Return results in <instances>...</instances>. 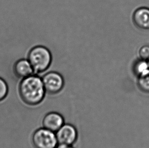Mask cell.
Segmentation results:
<instances>
[{
	"mask_svg": "<svg viewBox=\"0 0 149 148\" xmlns=\"http://www.w3.org/2000/svg\"><path fill=\"white\" fill-rule=\"evenodd\" d=\"M19 92L25 103L36 105L42 101L47 92L42 78L33 74L22 79L19 86Z\"/></svg>",
	"mask_w": 149,
	"mask_h": 148,
	"instance_id": "1",
	"label": "cell"
},
{
	"mask_svg": "<svg viewBox=\"0 0 149 148\" xmlns=\"http://www.w3.org/2000/svg\"><path fill=\"white\" fill-rule=\"evenodd\" d=\"M29 61L32 66L34 73H41L47 70L52 62L50 51L45 46H36L29 52Z\"/></svg>",
	"mask_w": 149,
	"mask_h": 148,
	"instance_id": "2",
	"label": "cell"
},
{
	"mask_svg": "<svg viewBox=\"0 0 149 148\" xmlns=\"http://www.w3.org/2000/svg\"><path fill=\"white\" fill-rule=\"evenodd\" d=\"M32 139L36 148H56L58 145L56 133L44 127L36 130Z\"/></svg>",
	"mask_w": 149,
	"mask_h": 148,
	"instance_id": "3",
	"label": "cell"
},
{
	"mask_svg": "<svg viewBox=\"0 0 149 148\" xmlns=\"http://www.w3.org/2000/svg\"><path fill=\"white\" fill-rule=\"evenodd\" d=\"M43 83L46 92L56 94L62 90L64 85V80L58 73L50 72L43 77Z\"/></svg>",
	"mask_w": 149,
	"mask_h": 148,
	"instance_id": "4",
	"label": "cell"
},
{
	"mask_svg": "<svg viewBox=\"0 0 149 148\" xmlns=\"http://www.w3.org/2000/svg\"><path fill=\"white\" fill-rule=\"evenodd\" d=\"M58 144L72 145L77 140V132L74 126L69 124H64L56 132Z\"/></svg>",
	"mask_w": 149,
	"mask_h": 148,
	"instance_id": "5",
	"label": "cell"
},
{
	"mask_svg": "<svg viewBox=\"0 0 149 148\" xmlns=\"http://www.w3.org/2000/svg\"><path fill=\"white\" fill-rule=\"evenodd\" d=\"M133 24L141 30H149V8L141 7L136 9L132 15Z\"/></svg>",
	"mask_w": 149,
	"mask_h": 148,
	"instance_id": "6",
	"label": "cell"
},
{
	"mask_svg": "<svg viewBox=\"0 0 149 148\" xmlns=\"http://www.w3.org/2000/svg\"><path fill=\"white\" fill-rule=\"evenodd\" d=\"M42 124L44 128L56 133L64 124V120L58 113L50 112L43 119Z\"/></svg>",
	"mask_w": 149,
	"mask_h": 148,
	"instance_id": "7",
	"label": "cell"
},
{
	"mask_svg": "<svg viewBox=\"0 0 149 148\" xmlns=\"http://www.w3.org/2000/svg\"><path fill=\"white\" fill-rule=\"evenodd\" d=\"M14 73L19 78H26L34 74V71L28 59L17 60L13 66Z\"/></svg>",
	"mask_w": 149,
	"mask_h": 148,
	"instance_id": "8",
	"label": "cell"
},
{
	"mask_svg": "<svg viewBox=\"0 0 149 148\" xmlns=\"http://www.w3.org/2000/svg\"><path fill=\"white\" fill-rule=\"evenodd\" d=\"M132 71L137 77L148 72L149 71V66L147 60L139 58L135 60L132 66Z\"/></svg>",
	"mask_w": 149,
	"mask_h": 148,
	"instance_id": "9",
	"label": "cell"
},
{
	"mask_svg": "<svg viewBox=\"0 0 149 148\" xmlns=\"http://www.w3.org/2000/svg\"><path fill=\"white\" fill-rule=\"evenodd\" d=\"M137 85L143 91L149 93V71L137 77Z\"/></svg>",
	"mask_w": 149,
	"mask_h": 148,
	"instance_id": "10",
	"label": "cell"
},
{
	"mask_svg": "<svg viewBox=\"0 0 149 148\" xmlns=\"http://www.w3.org/2000/svg\"><path fill=\"white\" fill-rule=\"evenodd\" d=\"M8 87L6 82L0 78V101L3 100L7 95Z\"/></svg>",
	"mask_w": 149,
	"mask_h": 148,
	"instance_id": "11",
	"label": "cell"
},
{
	"mask_svg": "<svg viewBox=\"0 0 149 148\" xmlns=\"http://www.w3.org/2000/svg\"><path fill=\"white\" fill-rule=\"evenodd\" d=\"M139 58L148 60L149 58V45H145L141 46L139 51Z\"/></svg>",
	"mask_w": 149,
	"mask_h": 148,
	"instance_id": "12",
	"label": "cell"
},
{
	"mask_svg": "<svg viewBox=\"0 0 149 148\" xmlns=\"http://www.w3.org/2000/svg\"><path fill=\"white\" fill-rule=\"evenodd\" d=\"M56 148H73L72 145L65 144H58Z\"/></svg>",
	"mask_w": 149,
	"mask_h": 148,
	"instance_id": "13",
	"label": "cell"
},
{
	"mask_svg": "<svg viewBox=\"0 0 149 148\" xmlns=\"http://www.w3.org/2000/svg\"><path fill=\"white\" fill-rule=\"evenodd\" d=\"M147 62H148V64H149V58H148V59Z\"/></svg>",
	"mask_w": 149,
	"mask_h": 148,
	"instance_id": "14",
	"label": "cell"
}]
</instances>
